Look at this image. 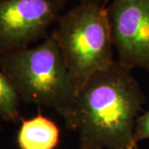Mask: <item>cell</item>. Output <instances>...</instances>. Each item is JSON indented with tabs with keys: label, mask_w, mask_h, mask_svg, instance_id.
I'll list each match as a JSON object with an SVG mask.
<instances>
[{
	"label": "cell",
	"mask_w": 149,
	"mask_h": 149,
	"mask_svg": "<svg viewBox=\"0 0 149 149\" xmlns=\"http://www.w3.org/2000/svg\"><path fill=\"white\" fill-rule=\"evenodd\" d=\"M0 70L20 102L52 109L74 129L77 91L51 34L34 47L1 54Z\"/></svg>",
	"instance_id": "cell-2"
},
{
	"label": "cell",
	"mask_w": 149,
	"mask_h": 149,
	"mask_svg": "<svg viewBox=\"0 0 149 149\" xmlns=\"http://www.w3.org/2000/svg\"><path fill=\"white\" fill-rule=\"evenodd\" d=\"M106 8L118 61L149 71V0H111Z\"/></svg>",
	"instance_id": "cell-5"
},
{
	"label": "cell",
	"mask_w": 149,
	"mask_h": 149,
	"mask_svg": "<svg viewBox=\"0 0 149 149\" xmlns=\"http://www.w3.org/2000/svg\"><path fill=\"white\" fill-rule=\"evenodd\" d=\"M20 100L5 74L0 70V120L17 123L22 118L19 112Z\"/></svg>",
	"instance_id": "cell-7"
},
{
	"label": "cell",
	"mask_w": 149,
	"mask_h": 149,
	"mask_svg": "<svg viewBox=\"0 0 149 149\" xmlns=\"http://www.w3.org/2000/svg\"><path fill=\"white\" fill-rule=\"evenodd\" d=\"M67 0H0V55L29 47L50 34Z\"/></svg>",
	"instance_id": "cell-4"
},
{
	"label": "cell",
	"mask_w": 149,
	"mask_h": 149,
	"mask_svg": "<svg viewBox=\"0 0 149 149\" xmlns=\"http://www.w3.org/2000/svg\"><path fill=\"white\" fill-rule=\"evenodd\" d=\"M17 135L19 149H56L60 143L61 131L50 118L39 113L29 119L22 118Z\"/></svg>",
	"instance_id": "cell-6"
},
{
	"label": "cell",
	"mask_w": 149,
	"mask_h": 149,
	"mask_svg": "<svg viewBox=\"0 0 149 149\" xmlns=\"http://www.w3.org/2000/svg\"><path fill=\"white\" fill-rule=\"evenodd\" d=\"M79 3H98L102 4L103 0H77Z\"/></svg>",
	"instance_id": "cell-9"
},
{
	"label": "cell",
	"mask_w": 149,
	"mask_h": 149,
	"mask_svg": "<svg viewBox=\"0 0 149 149\" xmlns=\"http://www.w3.org/2000/svg\"><path fill=\"white\" fill-rule=\"evenodd\" d=\"M145 139H149V110L144 112L136 120L133 137L135 148H138L139 142Z\"/></svg>",
	"instance_id": "cell-8"
},
{
	"label": "cell",
	"mask_w": 149,
	"mask_h": 149,
	"mask_svg": "<svg viewBox=\"0 0 149 149\" xmlns=\"http://www.w3.org/2000/svg\"><path fill=\"white\" fill-rule=\"evenodd\" d=\"M0 121H1V120H0ZM0 127H1V123H0Z\"/></svg>",
	"instance_id": "cell-11"
},
{
	"label": "cell",
	"mask_w": 149,
	"mask_h": 149,
	"mask_svg": "<svg viewBox=\"0 0 149 149\" xmlns=\"http://www.w3.org/2000/svg\"><path fill=\"white\" fill-rule=\"evenodd\" d=\"M80 149H91V148H82V147H80Z\"/></svg>",
	"instance_id": "cell-10"
},
{
	"label": "cell",
	"mask_w": 149,
	"mask_h": 149,
	"mask_svg": "<svg viewBox=\"0 0 149 149\" xmlns=\"http://www.w3.org/2000/svg\"><path fill=\"white\" fill-rule=\"evenodd\" d=\"M147 101L137 80L115 61L91 76L77 94L74 130L80 147L91 149H138L133 131Z\"/></svg>",
	"instance_id": "cell-1"
},
{
	"label": "cell",
	"mask_w": 149,
	"mask_h": 149,
	"mask_svg": "<svg viewBox=\"0 0 149 149\" xmlns=\"http://www.w3.org/2000/svg\"><path fill=\"white\" fill-rule=\"evenodd\" d=\"M51 36L58 45L77 94L91 76L115 61L110 23L103 4L79 3L61 14Z\"/></svg>",
	"instance_id": "cell-3"
}]
</instances>
